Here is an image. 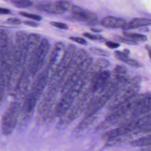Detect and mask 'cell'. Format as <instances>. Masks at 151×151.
Instances as JSON below:
<instances>
[{"label":"cell","mask_w":151,"mask_h":151,"mask_svg":"<svg viewBox=\"0 0 151 151\" xmlns=\"http://www.w3.org/2000/svg\"><path fill=\"white\" fill-rule=\"evenodd\" d=\"M150 93L137 94L127 102L110 110L95 129L97 131L104 130L133 120L150 112Z\"/></svg>","instance_id":"1"},{"label":"cell","mask_w":151,"mask_h":151,"mask_svg":"<svg viewBox=\"0 0 151 151\" xmlns=\"http://www.w3.org/2000/svg\"><path fill=\"white\" fill-rule=\"evenodd\" d=\"M14 67L13 41L10 32L0 29V70L6 88L10 84Z\"/></svg>","instance_id":"2"},{"label":"cell","mask_w":151,"mask_h":151,"mask_svg":"<svg viewBox=\"0 0 151 151\" xmlns=\"http://www.w3.org/2000/svg\"><path fill=\"white\" fill-rule=\"evenodd\" d=\"M140 76H135L128 79L122 84L107 104V109L110 111L127 102L137 94L141 84Z\"/></svg>","instance_id":"3"},{"label":"cell","mask_w":151,"mask_h":151,"mask_svg":"<svg viewBox=\"0 0 151 151\" xmlns=\"http://www.w3.org/2000/svg\"><path fill=\"white\" fill-rule=\"evenodd\" d=\"M47 78L46 75L41 76L26 96L20 110L23 121H27L31 117L37 101L47 84Z\"/></svg>","instance_id":"4"},{"label":"cell","mask_w":151,"mask_h":151,"mask_svg":"<svg viewBox=\"0 0 151 151\" xmlns=\"http://www.w3.org/2000/svg\"><path fill=\"white\" fill-rule=\"evenodd\" d=\"M151 123L150 112L133 120L123 123L101 134V138L106 141L132 132L142 126L150 125Z\"/></svg>","instance_id":"5"},{"label":"cell","mask_w":151,"mask_h":151,"mask_svg":"<svg viewBox=\"0 0 151 151\" xmlns=\"http://www.w3.org/2000/svg\"><path fill=\"white\" fill-rule=\"evenodd\" d=\"M21 106L18 101H12L4 111L2 119L1 129L4 136L9 135L15 129L20 113Z\"/></svg>","instance_id":"6"},{"label":"cell","mask_w":151,"mask_h":151,"mask_svg":"<svg viewBox=\"0 0 151 151\" xmlns=\"http://www.w3.org/2000/svg\"><path fill=\"white\" fill-rule=\"evenodd\" d=\"M49 47L50 44L46 38L41 40L33 57L27 65V69L30 74L34 75L41 68L48 51Z\"/></svg>","instance_id":"7"},{"label":"cell","mask_w":151,"mask_h":151,"mask_svg":"<svg viewBox=\"0 0 151 151\" xmlns=\"http://www.w3.org/2000/svg\"><path fill=\"white\" fill-rule=\"evenodd\" d=\"M92 63L93 59L92 58L90 57H88L84 61H83L62 84L60 87L61 93L64 94L77 81H78L81 77H83L88 68L92 64Z\"/></svg>","instance_id":"8"},{"label":"cell","mask_w":151,"mask_h":151,"mask_svg":"<svg viewBox=\"0 0 151 151\" xmlns=\"http://www.w3.org/2000/svg\"><path fill=\"white\" fill-rule=\"evenodd\" d=\"M151 130V124L142 126L132 132L107 140L106 146L107 147H113L124 143L126 142H130L133 139L150 133Z\"/></svg>","instance_id":"9"},{"label":"cell","mask_w":151,"mask_h":151,"mask_svg":"<svg viewBox=\"0 0 151 151\" xmlns=\"http://www.w3.org/2000/svg\"><path fill=\"white\" fill-rule=\"evenodd\" d=\"M110 72L108 70H102L97 73L91 79L88 90L94 94H97L109 81Z\"/></svg>","instance_id":"10"},{"label":"cell","mask_w":151,"mask_h":151,"mask_svg":"<svg viewBox=\"0 0 151 151\" xmlns=\"http://www.w3.org/2000/svg\"><path fill=\"white\" fill-rule=\"evenodd\" d=\"M71 11L72 12V17L77 21L91 24V22H94L97 19V15L94 13L77 5H73Z\"/></svg>","instance_id":"11"},{"label":"cell","mask_w":151,"mask_h":151,"mask_svg":"<svg viewBox=\"0 0 151 151\" xmlns=\"http://www.w3.org/2000/svg\"><path fill=\"white\" fill-rule=\"evenodd\" d=\"M126 23V21L124 19L112 16L104 17L100 21L101 25L106 28H122Z\"/></svg>","instance_id":"12"},{"label":"cell","mask_w":151,"mask_h":151,"mask_svg":"<svg viewBox=\"0 0 151 151\" xmlns=\"http://www.w3.org/2000/svg\"><path fill=\"white\" fill-rule=\"evenodd\" d=\"M151 21L149 18H137L132 19L130 22H126V24L122 28L123 30L127 31L132 29H136L143 27L148 26L150 24Z\"/></svg>","instance_id":"13"},{"label":"cell","mask_w":151,"mask_h":151,"mask_svg":"<svg viewBox=\"0 0 151 151\" xmlns=\"http://www.w3.org/2000/svg\"><path fill=\"white\" fill-rule=\"evenodd\" d=\"M37 7L40 10L51 14L60 15L65 12V11L61 8V6L57 3V2L54 3L41 4Z\"/></svg>","instance_id":"14"},{"label":"cell","mask_w":151,"mask_h":151,"mask_svg":"<svg viewBox=\"0 0 151 151\" xmlns=\"http://www.w3.org/2000/svg\"><path fill=\"white\" fill-rule=\"evenodd\" d=\"M64 44L62 42H57L55 44V47L53 49V51L51 53V55L49 61L47 72L51 71L52 69V67L56 64V62L61 52L64 49Z\"/></svg>","instance_id":"15"},{"label":"cell","mask_w":151,"mask_h":151,"mask_svg":"<svg viewBox=\"0 0 151 151\" xmlns=\"http://www.w3.org/2000/svg\"><path fill=\"white\" fill-rule=\"evenodd\" d=\"M150 144L151 136L150 133L138 137L130 142V145L134 147H150Z\"/></svg>","instance_id":"16"},{"label":"cell","mask_w":151,"mask_h":151,"mask_svg":"<svg viewBox=\"0 0 151 151\" xmlns=\"http://www.w3.org/2000/svg\"><path fill=\"white\" fill-rule=\"evenodd\" d=\"M123 35L130 39H132L135 41L137 42H145L147 40V37L145 35L135 33V32H131L127 31H124Z\"/></svg>","instance_id":"17"},{"label":"cell","mask_w":151,"mask_h":151,"mask_svg":"<svg viewBox=\"0 0 151 151\" xmlns=\"http://www.w3.org/2000/svg\"><path fill=\"white\" fill-rule=\"evenodd\" d=\"M11 2L16 7L19 8H25L32 5L30 0H10Z\"/></svg>","instance_id":"18"},{"label":"cell","mask_w":151,"mask_h":151,"mask_svg":"<svg viewBox=\"0 0 151 151\" xmlns=\"http://www.w3.org/2000/svg\"><path fill=\"white\" fill-rule=\"evenodd\" d=\"M89 50L91 53L97 55H100L103 57H108L109 55H110L109 52L100 48L93 47H90Z\"/></svg>","instance_id":"19"},{"label":"cell","mask_w":151,"mask_h":151,"mask_svg":"<svg viewBox=\"0 0 151 151\" xmlns=\"http://www.w3.org/2000/svg\"><path fill=\"white\" fill-rule=\"evenodd\" d=\"M5 88H6L5 83L0 70V104L2 103L4 100Z\"/></svg>","instance_id":"20"},{"label":"cell","mask_w":151,"mask_h":151,"mask_svg":"<svg viewBox=\"0 0 151 151\" xmlns=\"http://www.w3.org/2000/svg\"><path fill=\"white\" fill-rule=\"evenodd\" d=\"M56 2L65 12L67 11H71L73 5H72L69 1L67 0H60Z\"/></svg>","instance_id":"21"},{"label":"cell","mask_w":151,"mask_h":151,"mask_svg":"<svg viewBox=\"0 0 151 151\" xmlns=\"http://www.w3.org/2000/svg\"><path fill=\"white\" fill-rule=\"evenodd\" d=\"M19 14L22 17H24L25 18H28L29 19H32L33 20L35 21H41L42 19V17L39 15H37V14H31V13H28L27 12H24V11H20L19 12Z\"/></svg>","instance_id":"22"},{"label":"cell","mask_w":151,"mask_h":151,"mask_svg":"<svg viewBox=\"0 0 151 151\" xmlns=\"http://www.w3.org/2000/svg\"><path fill=\"white\" fill-rule=\"evenodd\" d=\"M83 36H84L85 37L91 40H99L100 41H104V38L100 35H96V34H93L89 32H84L83 34Z\"/></svg>","instance_id":"23"},{"label":"cell","mask_w":151,"mask_h":151,"mask_svg":"<svg viewBox=\"0 0 151 151\" xmlns=\"http://www.w3.org/2000/svg\"><path fill=\"white\" fill-rule=\"evenodd\" d=\"M116 39L117 41H119L121 42H123V43L126 44H129V45H134L137 44V42L136 41H135L132 39H130L129 38H127V37H122L117 36L116 37Z\"/></svg>","instance_id":"24"},{"label":"cell","mask_w":151,"mask_h":151,"mask_svg":"<svg viewBox=\"0 0 151 151\" xmlns=\"http://www.w3.org/2000/svg\"><path fill=\"white\" fill-rule=\"evenodd\" d=\"M123 63H125L129 65H131V66H133V67H140L142 66L140 63H139L138 61H137L136 60H135L134 59L130 58L129 57L126 58L123 61Z\"/></svg>","instance_id":"25"},{"label":"cell","mask_w":151,"mask_h":151,"mask_svg":"<svg viewBox=\"0 0 151 151\" xmlns=\"http://www.w3.org/2000/svg\"><path fill=\"white\" fill-rule=\"evenodd\" d=\"M114 56L119 60L123 62V61L127 57H129V55L124 53L123 51H114Z\"/></svg>","instance_id":"26"},{"label":"cell","mask_w":151,"mask_h":151,"mask_svg":"<svg viewBox=\"0 0 151 151\" xmlns=\"http://www.w3.org/2000/svg\"><path fill=\"white\" fill-rule=\"evenodd\" d=\"M69 38L70 40L81 45H86L87 44V41L84 38L80 37H70Z\"/></svg>","instance_id":"27"},{"label":"cell","mask_w":151,"mask_h":151,"mask_svg":"<svg viewBox=\"0 0 151 151\" xmlns=\"http://www.w3.org/2000/svg\"><path fill=\"white\" fill-rule=\"evenodd\" d=\"M51 25L54 27H56L57 28L59 29H68V26L67 24L63 23V22H51Z\"/></svg>","instance_id":"28"},{"label":"cell","mask_w":151,"mask_h":151,"mask_svg":"<svg viewBox=\"0 0 151 151\" xmlns=\"http://www.w3.org/2000/svg\"><path fill=\"white\" fill-rule=\"evenodd\" d=\"M6 22L11 25H17L21 24L22 22V21L20 19L17 18H9L7 19Z\"/></svg>","instance_id":"29"},{"label":"cell","mask_w":151,"mask_h":151,"mask_svg":"<svg viewBox=\"0 0 151 151\" xmlns=\"http://www.w3.org/2000/svg\"><path fill=\"white\" fill-rule=\"evenodd\" d=\"M105 45L108 48H109L110 49L117 48H118L120 46L119 43L114 42V41H106L105 42Z\"/></svg>","instance_id":"30"},{"label":"cell","mask_w":151,"mask_h":151,"mask_svg":"<svg viewBox=\"0 0 151 151\" xmlns=\"http://www.w3.org/2000/svg\"><path fill=\"white\" fill-rule=\"evenodd\" d=\"M23 22H24V24H25V25H29V26L33 27H37L38 26V22H37L36 21L25 20V21H24Z\"/></svg>","instance_id":"31"},{"label":"cell","mask_w":151,"mask_h":151,"mask_svg":"<svg viewBox=\"0 0 151 151\" xmlns=\"http://www.w3.org/2000/svg\"><path fill=\"white\" fill-rule=\"evenodd\" d=\"M10 12H11L10 10L7 8L0 7V14H9Z\"/></svg>","instance_id":"32"},{"label":"cell","mask_w":151,"mask_h":151,"mask_svg":"<svg viewBox=\"0 0 151 151\" xmlns=\"http://www.w3.org/2000/svg\"><path fill=\"white\" fill-rule=\"evenodd\" d=\"M90 29H91V31H92L93 32H99L102 31V30L101 29L96 28H90Z\"/></svg>","instance_id":"33"},{"label":"cell","mask_w":151,"mask_h":151,"mask_svg":"<svg viewBox=\"0 0 151 151\" xmlns=\"http://www.w3.org/2000/svg\"><path fill=\"white\" fill-rule=\"evenodd\" d=\"M146 50L148 51V55H149V57H150V47L149 45H146Z\"/></svg>","instance_id":"34"},{"label":"cell","mask_w":151,"mask_h":151,"mask_svg":"<svg viewBox=\"0 0 151 151\" xmlns=\"http://www.w3.org/2000/svg\"><path fill=\"white\" fill-rule=\"evenodd\" d=\"M142 151H145V150H142ZM148 151H150V150H148Z\"/></svg>","instance_id":"35"}]
</instances>
